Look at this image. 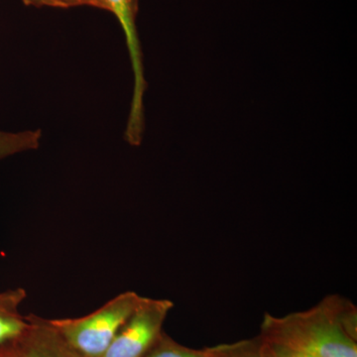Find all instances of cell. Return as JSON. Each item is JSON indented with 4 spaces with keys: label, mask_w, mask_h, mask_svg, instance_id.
I'll use <instances>...</instances> for the list:
<instances>
[{
    "label": "cell",
    "mask_w": 357,
    "mask_h": 357,
    "mask_svg": "<svg viewBox=\"0 0 357 357\" xmlns=\"http://www.w3.org/2000/svg\"><path fill=\"white\" fill-rule=\"evenodd\" d=\"M259 337L312 357H357V309L333 294L306 311L265 312Z\"/></svg>",
    "instance_id": "cell-1"
},
{
    "label": "cell",
    "mask_w": 357,
    "mask_h": 357,
    "mask_svg": "<svg viewBox=\"0 0 357 357\" xmlns=\"http://www.w3.org/2000/svg\"><path fill=\"white\" fill-rule=\"evenodd\" d=\"M143 298L139 294L128 291L88 316L49 321L77 354L83 357H102Z\"/></svg>",
    "instance_id": "cell-2"
},
{
    "label": "cell",
    "mask_w": 357,
    "mask_h": 357,
    "mask_svg": "<svg viewBox=\"0 0 357 357\" xmlns=\"http://www.w3.org/2000/svg\"><path fill=\"white\" fill-rule=\"evenodd\" d=\"M172 301L143 298L102 357H144L163 333Z\"/></svg>",
    "instance_id": "cell-3"
},
{
    "label": "cell",
    "mask_w": 357,
    "mask_h": 357,
    "mask_svg": "<svg viewBox=\"0 0 357 357\" xmlns=\"http://www.w3.org/2000/svg\"><path fill=\"white\" fill-rule=\"evenodd\" d=\"M28 321L27 330L14 342L20 357H83L61 337L49 319L31 316Z\"/></svg>",
    "instance_id": "cell-4"
},
{
    "label": "cell",
    "mask_w": 357,
    "mask_h": 357,
    "mask_svg": "<svg viewBox=\"0 0 357 357\" xmlns=\"http://www.w3.org/2000/svg\"><path fill=\"white\" fill-rule=\"evenodd\" d=\"M23 291L0 297V345L17 342L29 326L28 318L20 316L18 305L24 298Z\"/></svg>",
    "instance_id": "cell-5"
},
{
    "label": "cell",
    "mask_w": 357,
    "mask_h": 357,
    "mask_svg": "<svg viewBox=\"0 0 357 357\" xmlns=\"http://www.w3.org/2000/svg\"><path fill=\"white\" fill-rule=\"evenodd\" d=\"M231 344H222L211 347L195 349L184 347L162 333L151 349L144 357H229Z\"/></svg>",
    "instance_id": "cell-6"
},
{
    "label": "cell",
    "mask_w": 357,
    "mask_h": 357,
    "mask_svg": "<svg viewBox=\"0 0 357 357\" xmlns=\"http://www.w3.org/2000/svg\"><path fill=\"white\" fill-rule=\"evenodd\" d=\"M41 131H27L20 134L0 133V153L35 149L38 147Z\"/></svg>",
    "instance_id": "cell-7"
},
{
    "label": "cell",
    "mask_w": 357,
    "mask_h": 357,
    "mask_svg": "<svg viewBox=\"0 0 357 357\" xmlns=\"http://www.w3.org/2000/svg\"><path fill=\"white\" fill-rule=\"evenodd\" d=\"M229 357H264L263 354L261 340L256 337L251 340H241L231 344Z\"/></svg>",
    "instance_id": "cell-8"
},
{
    "label": "cell",
    "mask_w": 357,
    "mask_h": 357,
    "mask_svg": "<svg viewBox=\"0 0 357 357\" xmlns=\"http://www.w3.org/2000/svg\"><path fill=\"white\" fill-rule=\"evenodd\" d=\"M260 340H261L262 351L264 357H312L299 351H296V349L285 347V345L269 342V340H263L261 337H260Z\"/></svg>",
    "instance_id": "cell-9"
},
{
    "label": "cell",
    "mask_w": 357,
    "mask_h": 357,
    "mask_svg": "<svg viewBox=\"0 0 357 357\" xmlns=\"http://www.w3.org/2000/svg\"><path fill=\"white\" fill-rule=\"evenodd\" d=\"M56 6H68V4L70 3H84V2H88V3L95 4V0H55Z\"/></svg>",
    "instance_id": "cell-10"
},
{
    "label": "cell",
    "mask_w": 357,
    "mask_h": 357,
    "mask_svg": "<svg viewBox=\"0 0 357 357\" xmlns=\"http://www.w3.org/2000/svg\"><path fill=\"white\" fill-rule=\"evenodd\" d=\"M0 357H20L18 356L17 351H16V349H14V351L10 352H6V354H0Z\"/></svg>",
    "instance_id": "cell-11"
},
{
    "label": "cell",
    "mask_w": 357,
    "mask_h": 357,
    "mask_svg": "<svg viewBox=\"0 0 357 357\" xmlns=\"http://www.w3.org/2000/svg\"><path fill=\"white\" fill-rule=\"evenodd\" d=\"M33 2H40L42 4H50V6H56L55 0H31Z\"/></svg>",
    "instance_id": "cell-12"
}]
</instances>
